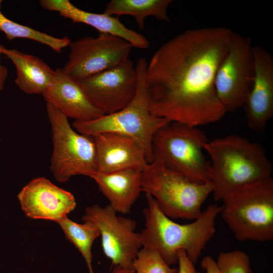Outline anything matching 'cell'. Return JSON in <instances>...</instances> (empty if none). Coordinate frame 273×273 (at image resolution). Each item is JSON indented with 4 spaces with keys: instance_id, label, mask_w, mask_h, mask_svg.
Returning <instances> with one entry per match:
<instances>
[{
    "instance_id": "obj_1",
    "label": "cell",
    "mask_w": 273,
    "mask_h": 273,
    "mask_svg": "<svg viewBox=\"0 0 273 273\" xmlns=\"http://www.w3.org/2000/svg\"><path fill=\"white\" fill-rule=\"evenodd\" d=\"M233 32L222 27L188 30L155 52L146 73L153 115L196 127L223 117L214 81Z\"/></svg>"
},
{
    "instance_id": "obj_2",
    "label": "cell",
    "mask_w": 273,
    "mask_h": 273,
    "mask_svg": "<svg viewBox=\"0 0 273 273\" xmlns=\"http://www.w3.org/2000/svg\"><path fill=\"white\" fill-rule=\"evenodd\" d=\"M146 196L145 226L139 233L142 247L157 252L170 266L177 263L178 253L184 251L195 264L215 235L221 206L210 204L193 222L181 224L164 214L151 195Z\"/></svg>"
},
{
    "instance_id": "obj_3",
    "label": "cell",
    "mask_w": 273,
    "mask_h": 273,
    "mask_svg": "<svg viewBox=\"0 0 273 273\" xmlns=\"http://www.w3.org/2000/svg\"><path fill=\"white\" fill-rule=\"evenodd\" d=\"M204 150L211 159L208 176L216 201L243 186L271 177L272 165L264 148L240 135L208 141Z\"/></svg>"
},
{
    "instance_id": "obj_4",
    "label": "cell",
    "mask_w": 273,
    "mask_h": 273,
    "mask_svg": "<svg viewBox=\"0 0 273 273\" xmlns=\"http://www.w3.org/2000/svg\"><path fill=\"white\" fill-rule=\"evenodd\" d=\"M147 62L139 59L135 66L138 85L135 96L123 109L89 121L74 120L72 127L78 132L90 136L114 133L132 138L143 148L148 163L153 161L152 142L154 135L170 121L150 111L146 85Z\"/></svg>"
},
{
    "instance_id": "obj_5",
    "label": "cell",
    "mask_w": 273,
    "mask_h": 273,
    "mask_svg": "<svg viewBox=\"0 0 273 273\" xmlns=\"http://www.w3.org/2000/svg\"><path fill=\"white\" fill-rule=\"evenodd\" d=\"M220 214L236 238L266 242L273 239V179L255 181L222 200Z\"/></svg>"
},
{
    "instance_id": "obj_6",
    "label": "cell",
    "mask_w": 273,
    "mask_h": 273,
    "mask_svg": "<svg viewBox=\"0 0 273 273\" xmlns=\"http://www.w3.org/2000/svg\"><path fill=\"white\" fill-rule=\"evenodd\" d=\"M141 188L154 198L167 217L189 220L200 215L203 204L212 192L210 181L193 182L158 161L148 163L143 169Z\"/></svg>"
},
{
    "instance_id": "obj_7",
    "label": "cell",
    "mask_w": 273,
    "mask_h": 273,
    "mask_svg": "<svg viewBox=\"0 0 273 273\" xmlns=\"http://www.w3.org/2000/svg\"><path fill=\"white\" fill-rule=\"evenodd\" d=\"M208 141L198 127L171 122L153 136V161L161 162L193 182L207 183L209 181L210 162L206 159L203 151Z\"/></svg>"
},
{
    "instance_id": "obj_8",
    "label": "cell",
    "mask_w": 273,
    "mask_h": 273,
    "mask_svg": "<svg viewBox=\"0 0 273 273\" xmlns=\"http://www.w3.org/2000/svg\"><path fill=\"white\" fill-rule=\"evenodd\" d=\"M46 110L53 144L50 169L55 179L64 183L73 175L89 177L97 172L93 136L75 130L68 117L51 104L47 103Z\"/></svg>"
},
{
    "instance_id": "obj_9",
    "label": "cell",
    "mask_w": 273,
    "mask_h": 273,
    "mask_svg": "<svg viewBox=\"0 0 273 273\" xmlns=\"http://www.w3.org/2000/svg\"><path fill=\"white\" fill-rule=\"evenodd\" d=\"M254 73L251 38L233 31L214 81L217 98L226 112H233L244 106L252 87Z\"/></svg>"
},
{
    "instance_id": "obj_10",
    "label": "cell",
    "mask_w": 273,
    "mask_h": 273,
    "mask_svg": "<svg viewBox=\"0 0 273 273\" xmlns=\"http://www.w3.org/2000/svg\"><path fill=\"white\" fill-rule=\"evenodd\" d=\"M82 220L97 225L103 253L113 266L133 270L134 261L142 248L140 234L135 232V220L118 215L109 204L86 207Z\"/></svg>"
},
{
    "instance_id": "obj_11",
    "label": "cell",
    "mask_w": 273,
    "mask_h": 273,
    "mask_svg": "<svg viewBox=\"0 0 273 273\" xmlns=\"http://www.w3.org/2000/svg\"><path fill=\"white\" fill-rule=\"evenodd\" d=\"M69 47L68 60L62 69L75 80L122 63L129 59L132 48L123 39L104 33L96 37H81Z\"/></svg>"
},
{
    "instance_id": "obj_12",
    "label": "cell",
    "mask_w": 273,
    "mask_h": 273,
    "mask_svg": "<svg viewBox=\"0 0 273 273\" xmlns=\"http://www.w3.org/2000/svg\"><path fill=\"white\" fill-rule=\"evenodd\" d=\"M91 103L104 115L126 107L137 89V73L127 59L112 68L76 80Z\"/></svg>"
},
{
    "instance_id": "obj_13",
    "label": "cell",
    "mask_w": 273,
    "mask_h": 273,
    "mask_svg": "<svg viewBox=\"0 0 273 273\" xmlns=\"http://www.w3.org/2000/svg\"><path fill=\"white\" fill-rule=\"evenodd\" d=\"M18 199L27 217L57 223L67 217L76 206L71 193L43 177L30 181L19 192Z\"/></svg>"
},
{
    "instance_id": "obj_14",
    "label": "cell",
    "mask_w": 273,
    "mask_h": 273,
    "mask_svg": "<svg viewBox=\"0 0 273 273\" xmlns=\"http://www.w3.org/2000/svg\"><path fill=\"white\" fill-rule=\"evenodd\" d=\"M253 83L244 106L248 126L261 132L273 116V57L260 46H253Z\"/></svg>"
},
{
    "instance_id": "obj_15",
    "label": "cell",
    "mask_w": 273,
    "mask_h": 273,
    "mask_svg": "<svg viewBox=\"0 0 273 273\" xmlns=\"http://www.w3.org/2000/svg\"><path fill=\"white\" fill-rule=\"evenodd\" d=\"M93 136L98 172L129 168L143 170L148 163L143 148L132 138L109 132Z\"/></svg>"
},
{
    "instance_id": "obj_16",
    "label": "cell",
    "mask_w": 273,
    "mask_h": 273,
    "mask_svg": "<svg viewBox=\"0 0 273 273\" xmlns=\"http://www.w3.org/2000/svg\"><path fill=\"white\" fill-rule=\"evenodd\" d=\"M39 4L43 9L57 12L73 23L85 24L96 29L99 33L121 38L129 42L132 47L147 49L150 47V42L145 36L128 28L117 18L112 16L85 11L68 0H40Z\"/></svg>"
},
{
    "instance_id": "obj_17",
    "label": "cell",
    "mask_w": 273,
    "mask_h": 273,
    "mask_svg": "<svg viewBox=\"0 0 273 273\" xmlns=\"http://www.w3.org/2000/svg\"><path fill=\"white\" fill-rule=\"evenodd\" d=\"M42 96L47 103L75 120L89 121L104 115L91 103L77 81L62 68L55 70L52 83Z\"/></svg>"
},
{
    "instance_id": "obj_18",
    "label": "cell",
    "mask_w": 273,
    "mask_h": 273,
    "mask_svg": "<svg viewBox=\"0 0 273 273\" xmlns=\"http://www.w3.org/2000/svg\"><path fill=\"white\" fill-rule=\"evenodd\" d=\"M142 169L129 168L109 172H96L89 176L117 212L126 214L142 191Z\"/></svg>"
},
{
    "instance_id": "obj_19",
    "label": "cell",
    "mask_w": 273,
    "mask_h": 273,
    "mask_svg": "<svg viewBox=\"0 0 273 273\" xmlns=\"http://www.w3.org/2000/svg\"><path fill=\"white\" fill-rule=\"evenodd\" d=\"M1 54L11 60L16 70L15 84L19 89L27 94H41L52 83L55 70L52 69L39 58L9 49L0 44Z\"/></svg>"
},
{
    "instance_id": "obj_20",
    "label": "cell",
    "mask_w": 273,
    "mask_h": 273,
    "mask_svg": "<svg viewBox=\"0 0 273 273\" xmlns=\"http://www.w3.org/2000/svg\"><path fill=\"white\" fill-rule=\"evenodd\" d=\"M172 0H111L104 9L105 14L130 15L134 17L140 29L145 27V20L148 16L156 19L170 22L167 9Z\"/></svg>"
},
{
    "instance_id": "obj_21",
    "label": "cell",
    "mask_w": 273,
    "mask_h": 273,
    "mask_svg": "<svg viewBox=\"0 0 273 273\" xmlns=\"http://www.w3.org/2000/svg\"><path fill=\"white\" fill-rule=\"evenodd\" d=\"M66 239L78 249L84 258L89 273H94L92 248L94 241L100 237L97 225L90 221L77 223L67 216L58 223Z\"/></svg>"
},
{
    "instance_id": "obj_22",
    "label": "cell",
    "mask_w": 273,
    "mask_h": 273,
    "mask_svg": "<svg viewBox=\"0 0 273 273\" xmlns=\"http://www.w3.org/2000/svg\"><path fill=\"white\" fill-rule=\"evenodd\" d=\"M2 2L0 0V31L5 34L8 40H12L16 38L31 39L48 46L58 53L65 48L69 47L71 40L67 36L56 37L8 18L1 12Z\"/></svg>"
},
{
    "instance_id": "obj_23",
    "label": "cell",
    "mask_w": 273,
    "mask_h": 273,
    "mask_svg": "<svg viewBox=\"0 0 273 273\" xmlns=\"http://www.w3.org/2000/svg\"><path fill=\"white\" fill-rule=\"evenodd\" d=\"M134 273H178L156 251L142 248L133 263Z\"/></svg>"
},
{
    "instance_id": "obj_24",
    "label": "cell",
    "mask_w": 273,
    "mask_h": 273,
    "mask_svg": "<svg viewBox=\"0 0 273 273\" xmlns=\"http://www.w3.org/2000/svg\"><path fill=\"white\" fill-rule=\"evenodd\" d=\"M219 273H251L250 258L240 250L221 252L216 261Z\"/></svg>"
},
{
    "instance_id": "obj_25",
    "label": "cell",
    "mask_w": 273,
    "mask_h": 273,
    "mask_svg": "<svg viewBox=\"0 0 273 273\" xmlns=\"http://www.w3.org/2000/svg\"><path fill=\"white\" fill-rule=\"evenodd\" d=\"M177 263L178 273H201L196 269L195 264L189 259L184 251H180L178 253Z\"/></svg>"
},
{
    "instance_id": "obj_26",
    "label": "cell",
    "mask_w": 273,
    "mask_h": 273,
    "mask_svg": "<svg viewBox=\"0 0 273 273\" xmlns=\"http://www.w3.org/2000/svg\"><path fill=\"white\" fill-rule=\"evenodd\" d=\"M201 266L206 273H219L216 261L210 256H206L203 258Z\"/></svg>"
},
{
    "instance_id": "obj_27",
    "label": "cell",
    "mask_w": 273,
    "mask_h": 273,
    "mask_svg": "<svg viewBox=\"0 0 273 273\" xmlns=\"http://www.w3.org/2000/svg\"><path fill=\"white\" fill-rule=\"evenodd\" d=\"M1 54L0 52V55ZM8 75L7 67L3 65L0 61V90L4 89L5 82Z\"/></svg>"
},
{
    "instance_id": "obj_28",
    "label": "cell",
    "mask_w": 273,
    "mask_h": 273,
    "mask_svg": "<svg viewBox=\"0 0 273 273\" xmlns=\"http://www.w3.org/2000/svg\"><path fill=\"white\" fill-rule=\"evenodd\" d=\"M111 273H134L133 270H127L119 266H114Z\"/></svg>"
}]
</instances>
